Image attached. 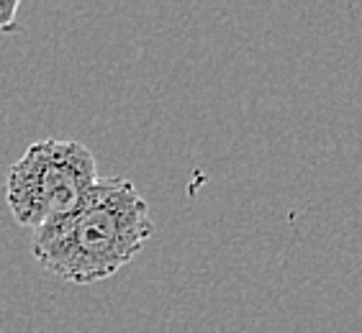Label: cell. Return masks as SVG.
I'll use <instances>...</instances> for the list:
<instances>
[{
    "label": "cell",
    "instance_id": "cell-1",
    "mask_svg": "<svg viewBox=\"0 0 362 333\" xmlns=\"http://www.w3.org/2000/svg\"><path fill=\"white\" fill-rule=\"evenodd\" d=\"M152 234L149 205L134 182L100 177L80 208L34 231L31 251L39 267L62 282L93 285L126 267Z\"/></svg>",
    "mask_w": 362,
    "mask_h": 333
},
{
    "label": "cell",
    "instance_id": "cell-2",
    "mask_svg": "<svg viewBox=\"0 0 362 333\" xmlns=\"http://www.w3.org/2000/svg\"><path fill=\"white\" fill-rule=\"evenodd\" d=\"M98 180L95 157L85 144L34 141L8 172V210L23 229H44L80 208Z\"/></svg>",
    "mask_w": 362,
    "mask_h": 333
},
{
    "label": "cell",
    "instance_id": "cell-3",
    "mask_svg": "<svg viewBox=\"0 0 362 333\" xmlns=\"http://www.w3.org/2000/svg\"><path fill=\"white\" fill-rule=\"evenodd\" d=\"M18 0H0V31H16L18 28Z\"/></svg>",
    "mask_w": 362,
    "mask_h": 333
}]
</instances>
